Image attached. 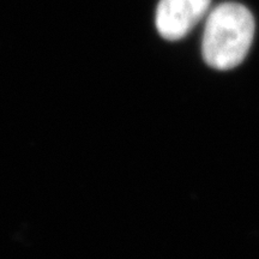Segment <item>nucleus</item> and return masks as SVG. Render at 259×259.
I'll return each instance as SVG.
<instances>
[{"instance_id": "obj_1", "label": "nucleus", "mask_w": 259, "mask_h": 259, "mask_svg": "<svg viewBox=\"0 0 259 259\" xmlns=\"http://www.w3.org/2000/svg\"><path fill=\"white\" fill-rule=\"evenodd\" d=\"M254 35L250 10L238 3H223L209 15L203 35V58L209 66L231 70L247 56Z\"/></svg>"}, {"instance_id": "obj_2", "label": "nucleus", "mask_w": 259, "mask_h": 259, "mask_svg": "<svg viewBox=\"0 0 259 259\" xmlns=\"http://www.w3.org/2000/svg\"><path fill=\"white\" fill-rule=\"evenodd\" d=\"M211 0H160L156 28L167 40L185 37L209 10Z\"/></svg>"}]
</instances>
